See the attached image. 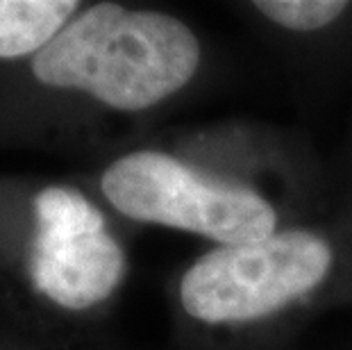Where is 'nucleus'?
<instances>
[{
    "instance_id": "nucleus-1",
    "label": "nucleus",
    "mask_w": 352,
    "mask_h": 350,
    "mask_svg": "<svg viewBox=\"0 0 352 350\" xmlns=\"http://www.w3.org/2000/svg\"><path fill=\"white\" fill-rule=\"evenodd\" d=\"M205 46L186 21L162 10L96 3L80 10L32 59L43 87L87 94L114 111H146L198 78Z\"/></svg>"
},
{
    "instance_id": "nucleus-2",
    "label": "nucleus",
    "mask_w": 352,
    "mask_h": 350,
    "mask_svg": "<svg viewBox=\"0 0 352 350\" xmlns=\"http://www.w3.org/2000/svg\"><path fill=\"white\" fill-rule=\"evenodd\" d=\"M341 252L320 228L282 226L261 241L214 245L179 278V307L205 330H248L316 300L339 273Z\"/></svg>"
},
{
    "instance_id": "nucleus-3",
    "label": "nucleus",
    "mask_w": 352,
    "mask_h": 350,
    "mask_svg": "<svg viewBox=\"0 0 352 350\" xmlns=\"http://www.w3.org/2000/svg\"><path fill=\"white\" fill-rule=\"evenodd\" d=\"M100 191L118 214L198 234L214 245L261 241L282 228V214L264 191L177 155L134 151L102 171Z\"/></svg>"
},
{
    "instance_id": "nucleus-4",
    "label": "nucleus",
    "mask_w": 352,
    "mask_h": 350,
    "mask_svg": "<svg viewBox=\"0 0 352 350\" xmlns=\"http://www.w3.org/2000/svg\"><path fill=\"white\" fill-rule=\"evenodd\" d=\"M34 219L30 278L36 292L69 311L114 296L127 269L125 250L85 193L46 187L34 198Z\"/></svg>"
},
{
    "instance_id": "nucleus-5",
    "label": "nucleus",
    "mask_w": 352,
    "mask_h": 350,
    "mask_svg": "<svg viewBox=\"0 0 352 350\" xmlns=\"http://www.w3.org/2000/svg\"><path fill=\"white\" fill-rule=\"evenodd\" d=\"M78 12L76 0H0V57L36 55Z\"/></svg>"
},
{
    "instance_id": "nucleus-6",
    "label": "nucleus",
    "mask_w": 352,
    "mask_h": 350,
    "mask_svg": "<svg viewBox=\"0 0 352 350\" xmlns=\"http://www.w3.org/2000/svg\"><path fill=\"white\" fill-rule=\"evenodd\" d=\"M250 7L266 23L284 32L314 34L339 23L352 5L343 0H259Z\"/></svg>"
}]
</instances>
